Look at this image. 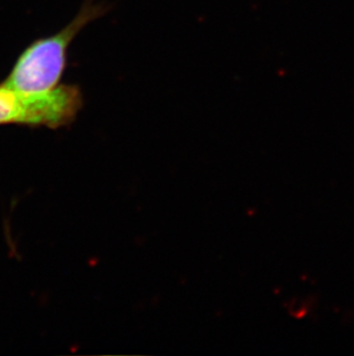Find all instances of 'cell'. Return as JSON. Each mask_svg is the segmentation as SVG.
<instances>
[{
  "label": "cell",
  "mask_w": 354,
  "mask_h": 356,
  "mask_svg": "<svg viewBox=\"0 0 354 356\" xmlns=\"http://www.w3.org/2000/svg\"><path fill=\"white\" fill-rule=\"evenodd\" d=\"M108 10L106 3L85 0L66 27L52 36L38 38L20 54L3 84L24 94H40L57 88L66 71L68 49L73 40Z\"/></svg>",
  "instance_id": "1"
},
{
  "label": "cell",
  "mask_w": 354,
  "mask_h": 356,
  "mask_svg": "<svg viewBox=\"0 0 354 356\" xmlns=\"http://www.w3.org/2000/svg\"><path fill=\"white\" fill-rule=\"evenodd\" d=\"M82 106V91L75 84H59L40 94H24L0 84V124L61 127L71 124Z\"/></svg>",
  "instance_id": "2"
}]
</instances>
